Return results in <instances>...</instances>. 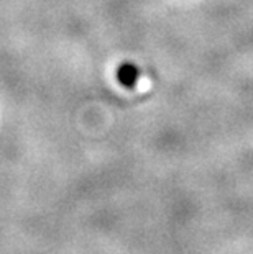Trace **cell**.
<instances>
[{"mask_svg":"<svg viewBox=\"0 0 253 254\" xmlns=\"http://www.w3.org/2000/svg\"><path fill=\"white\" fill-rule=\"evenodd\" d=\"M140 77V69L133 63H123L117 69V80L125 89H135Z\"/></svg>","mask_w":253,"mask_h":254,"instance_id":"cell-1","label":"cell"}]
</instances>
